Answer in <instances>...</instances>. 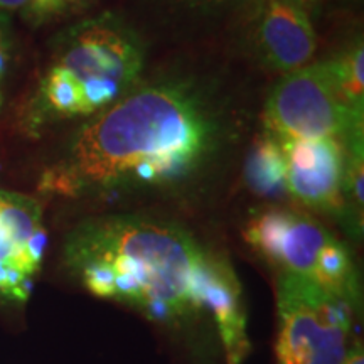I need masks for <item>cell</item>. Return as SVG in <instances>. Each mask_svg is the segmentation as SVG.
<instances>
[{"instance_id":"obj_15","label":"cell","mask_w":364,"mask_h":364,"mask_svg":"<svg viewBox=\"0 0 364 364\" xmlns=\"http://www.w3.org/2000/svg\"><path fill=\"white\" fill-rule=\"evenodd\" d=\"M27 9L33 14H46V0H0V11H19Z\"/></svg>"},{"instance_id":"obj_17","label":"cell","mask_w":364,"mask_h":364,"mask_svg":"<svg viewBox=\"0 0 364 364\" xmlns=\"http://www.w3.org/2000/svg\"><path fill=\"white\" fill-rule=\"evenodd\" d=\"M287 2H290L292 6L302 9L304 12L309 14V11H312L314 7L318 6V2H321V0H287Z\"/></svg>"},{"instance_id":"obj_13","label":"cell","mask_w":364,"mask_h":364,"mask_svg":"<svg viewBox=\"0 0 364 364\" xmlns=\"http://www.w3.org/2000/svg\"><path fill=\"white\" fill-rule=\"evenodd\" d=\"M164 6L191 16H220L252 0H161Z\"/></svg>"},{"instance_id":"obj_1","label":"cell","mask_w":364,"mask_h":364,"mask_svg":"<svg viewBox=\"0 0 364 364\" xmlns=\"http://www.w3.org/2000/svg\"><path fill=\"white\" fill-rule=\"evenodd\" d=\"M66 262L88 292L136 307L152 321L182 324L206 314L228 363L247 358L238 279L182 228L135 216L90 220L68 238Z\"/></svg>"},{"instance_id":"obj_3","label":"cell","mask_w":364,"mask_h":364,"mask_svg":"<svg viewBox=\"0 0 364 364\" xmlns=\"http://www.w3.org/2000/svg\"><path fill=\"white\" fill-rule=\"evenodd\" d=\"M279 364H343L351 336L349 302L307 277L280 273Z\"/></svg>"},{"instance_id":"obj_16","label":"cell","mask_w":364,"mask_h":364,"mask_svg":"<svg viewBox=\"0 0 364 364\" xmlns=\"http://www.w3.org/2000/svg\"><path fill=\"white\" fill-rule=\"evenodd\" d=\"M343 364H364L361 343H354L353 344V348L349 349L348 356H346Z\"/></svg>"},{"instance_id":"obj_5","label":"cell","mask_w":364,"mask_h":364,"mask_svg":"<svg viewBox=\"0 0 364 364\" xmlns=\"http://www.w3.org/2000/svg\"><path fill=\"white\" fill-rule=\"evenodd\" d=\"M83 81H107L122 91L139 78L144 51L136 34L113 14L75 26L65 36L59 65Z\"/></svg>"},{"instance_id":"obj_9","label":"cell","mask_w":364,"mask_h":364,"mask_svg":"<svg viewBox=\"0 0 364 364\" xmlns=\"http://www.w3.org/2000/svg\"><path fill=\"white\" fill-rule=\"evenodd\" d=\"M245 177L255 193L275 198L287 193L285 161L280 144L273 135H263L250 152Z\"/></svg>"},{"instance_id":"obj_8","label":"cell","mask_w":364,"mask_h":364,"mask_svg":"<svg viewBox=\"0 0 364 364\" xmlns=\"http://www.w3.org/2000/svg\"><path fill=\"white\" fill-rule=\"evenodd\" d=\"M253 39L263 61L284 73L306 66L317 48L309 14L287 0H258Z\"/></svg>"},{"instance_id":"obj_12","label":"cell","mask_w":364,"mask_h":364,"mask_svg":"<svg viewBox=\"0 0 364 364\" xmlns=\"http://www.w3.org/2000/svg\"><path fill=\"white\" fill-rule=\"evenodd\" d=\"M44 95L49 107L61 115H85L81 83L70 71L54 66L44 81Z\"/></svg>"},{"instance_id":"obj_4","label":"cell","mask_w":364,"mask_h":364,"mask_svg":"<svg viewBox=\"0 0 364 364\" xmlns=\"http://www.w3.org/2000/svg\"><path fill=\"white\" fill-rule=\"evenodd\" d=\"M268 130L285 139H363V117L341 95L331 61L287 73L265 105Z\"/></svg>"},{"instance_id":"obj_18","label":"cell","mask_w":364,"mask_h":364,"mask_svg":"<svg viewBox=\"0 0 364 364\" xmlns=\"http://www.w3.org/2000/svg\"><path fill=\"white\" fill-rule=\"evenodd\" d=\"M7 43V34H6V27H4V19L0 17V44Z\"/></svg>"},{"instance_id":"obj_10","label":"cell","mask_w":364,"mask_h":364,"mask_svg":"<svg viewBox=\"0 0 364 364\" xmlns=\"http://www.w3.org/2000/svg\"><path fill=\"white\" fill-rule=\"evenodd\" d=\"M41 215L43 209L36 199L14 193H0V225L24 252L31 236L43 226Z\"/></svg>"},{"instance_id":"obj_11","label":"cell","mask_w":364,"mask_h":364,"mask_svg":"<svg viewBox=\"0 0 364 364\" xmlns=\"http://www.w3.org/2000/svg\"><path fill=\"white\" fill-rule=\"evenodd\" d=\"M332 71L338 81L339 91L356 115L363 117L364 110V49L359 41L351 49L341 54L339 58L331 59Z\"/></svg>"},{"instance_id":"obj_6","label":"cell","mask_w":364,"mask_h":364,"mask_svg":"<svg viewBox=\"0 0 364 364\" xmlns=\"http://www.w3.org/2000/svg\"><path fill=\"white\" fill-rule=\"evenodd\" d=\"M243 236L280 273H292L311 280H316L322 253L334 240L311 216L279 208L253 216Z\"/></svg>"},{"instance_id":"obj_7","label":"cell","mask_w":364,"mask_h":364,"mask_svg":"<svg viewBox=\"0 0 364 364\" xmlns=\"http://www.w3.org/2000/svg\"><path fill=\"white\" fill-rule=\"evenodd\" d=\"M287 193L306 206L334 211L343 204L346 154L338 139L280 140Z\"/></svg>"},{"instance_id":"obj_14","label":"cell","mask_w":364,"mask_h":364,"mask_svg":"<svg viewBox=\"0 0 364 364\" xmlns=\"http://www.w3.org/2000/svg\"><path fill=\"white\" fill-rule=\"evenodd\" d=\"M46 243H48V235H46L43 226H41L39 230L36 231L33 236H31L29 241H27V245H26L27 257H29L31 263H33L36 268H39L41 260H43V253H44Z\"/></svg>"},{"instance_id":"obj_2","label":"cell","mask_w":364,"mask_h":364,"mask_svg":"<svg viewBox=\"0 0 364 364\" xmlns=\"http://www.w3.org/2000/svg\"><path fill=\"white\" fill-rule=\"evenodd\" d=\"M213 136L215 124L189 93L172 86L144 88L86 124L68 156L44 172L41 189L75 198L166 184L201 162Z\"/></svg>"}]
</instances>
